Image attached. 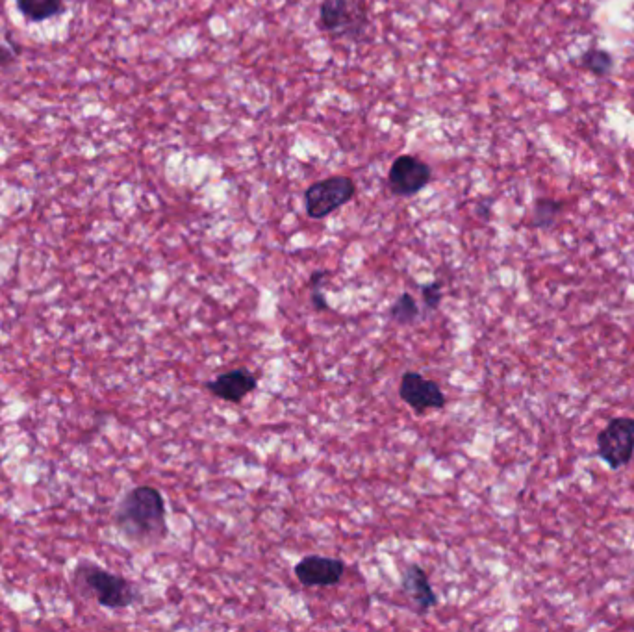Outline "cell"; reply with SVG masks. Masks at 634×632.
Here are the masks:
<instances>
[{"mask_svg":"<svg viewBox=\"0 0 634 632\" xmlns=\"http://www.w3.org/2000/svg\"><path fill=\"white\" fill-rule=\"evenodd\" d=\"M115 523L134 544H158L167 538V508L162 493L153 486L132 488L117 506Z\"/></svg>","mask_w":634,"mask_h":632,"instance_id":"6da1fadb","label":"cell"},{"mask_svg":"<svg viewBox=\"0 0 634 632\" xmlns=\"http://www.w3.org/2000/svg\"><path fill=\"white\" fill-rule=\"evenodd\" d=\"M73 584L84 597H93L101 607L112 610L132 607L140 599L132 582L89 560H82L75 568Z\"/></svg>","mask_w":634,"mask_h":632,"instance_id":"7a4b0ae2","label":"cell"},{"mask_svg":"<svg viewBox=\"0 0 634 632\" xmlns=\"http://www.w3.org/2000/svg\"><path fill=\"white\" fill-rule=\"evenodd\" d=\"M368 23V10L358 0H325L321 4V26L332 38L358 41Z\"/></svg>","mask_w":634,"mask_h":632,"instance_id":"3957f363","label":"cell"},{"mask_svg":"<svg viewBox=\"0 0 634 632\" xmlns=\"http://www.w3.org/2000/svg\"><path fill=\"white\" fill-rule=\"evenodd\" d=\"M355 182L347 177H330L312 184L305 193L306 212L323 219L355 197Z\"/></svg>","mask_w":634,"mask_h":632,"instance_id":"277c9868","label":"cell"},{"mask_svg":"<svg viewBox=\"0 0 634 632\" xmlns=\"http://www.w3.org/2000/svg\"><path fill=\"white\" fill-rule=\"evenodd\" d=\"M599 456L612 469L627 466L634 455V419L614 418L597 436Z\"/></svg>","mask_w":634,"mask_h":632,"instance_id":"5b68a950","label":"cell"},{"mask_svg":"<svg viewBox=\"0 0 634 632\" xmlns=\"http://www.w3.org/2000/svg\"><path fill=\"white\" fill-rule=\"evenodd\" d=\"M293 573L305 588H325L342 581L345 564L340 558L308 555L297 562Z\"/></svg>","mask_w":634,"mask_h":632,"instance_id":"8992f818","label":"cell"},{"mask_svg":"<svg viewBox=\"0 0 634 632\" xmlns=\"http://www.w3.org/2000/svg\"><path fill=\"white\" fill-rule=\"evenodd\" d=\"M431 180V167L414 156H399L388 173V184L395 195L410 197L423 190Z\"/></svg>","mask_w":634,"mask_h":632,"instance_id":"52a82bcc","label":"cell"},{"mask_svg":"<svg viewBox=\"0 0 634 632\" xmlns=\"http://www.w3.org/2000/svg\"><path fill=\"white\" fill-rule=\"evenodd\" d=\"M399 395L406 405L416 412L440 410L445 406V395L434 380L425 379L421 373L408 371L401 379Z\"/></svg>","mask_w":634,"mask_h":632,"instance_id":"ba28073f","label":"cell"},{"mask_svg":"<svg viewBox=\"0 0 634 632\" xmlns=\"http://www.w3.org/2000/svg\"><path fill=\"white\" fill-rule=\"evenodd\" d=\"M256 386L258 379L247 369H232L206 382V390L227 403H241L243 397L256 390Z\"/></svg>","mask_w":634,"mask_h":632,"instance_id":"9c48e42d","label":"cell"},{"mask_svg":"<svg viewBox=\"0 0 634 632\" xmlns=\"http://www.w3.org/2000/svg\"><path fill=\"white\" fill-rule=\"evenodd\" d=\"M401 584L405 594L410 595L412 603L418 608L419 614H425L438 605V595L432 590L431 581L425 569L418 564H410L406 568Z\"/></svg>","mask_w":634,"mask_h":632,"instance_id":"30bf717a","label":"cell"},{"mask_svg":"<svg viewBox=\"0 0 634 632\" xmlns=\"http://www.w3.org/2000/svg\"><path fill=\"white\" fill-rule=\"evenodd\" d=\"M17 8L28 21L39 23L62 13L64 2L62 0H17Z\"/></svg>","mask_w":634,"mask_h":632,"instance_id":"8fae6325","label":"cell"},{"mask_svg":"<svg viewBox=\"0 0 634 632\" xmlns=\"http://www.w3.org/2000/svg\"><path fill=\"white\" fill-rule=\"evenodd\" d=\"M390 316L394 321H397L399 325H410L414 323L419 317V306L416 303V299L410 295V293H401L399 299L395 301L392 310H390Z\"/></svg>","mask_w":634,"mask_h":632,"instance_id":"7c38bea8","label":"cell"},{"mask_svg":"<svg viewBox=\"0 0 634 632\" xmlns=\"http://www.w3.org/2000/svg\"><path fill=\"white\" fill-rule=\"evenodd\" d=\"M562 210V204L551 199H542L534 206L533 225L538 228L551 227Z\"/></svg>","mask_w":634,"mask_h":632,"instance_id":"4fadbf2b","label":"cell"},{"mask_svg":"<svg viewBox=\"0 0 634 632\" xmlns=\"http://www.w3.org/2000/svg\"><path fill=\"white\" fill-rule=\"evenodd\" d=\"M581 62L588 71H592L597 76L609 75L610 69H612V56L609 52L601 51V49H592V51L586 52Z\"/></svg>","mask_w":634,"mask_h":632,"instance_id":"5bb4252c","label":"cell"},{"mask_svg":"<svg viewBox=\"0 0 634 632\" xmlns=\"http://www.w3.org/2000/svg\"><path fill=\"white\" fill-rule=\"evenodd\" d=\"M421 295H423V303L429 310H438V306L442 303V297H444L442 282L434 280L431 284H423L421 286Z\"/></svg>","mask_w":634,"mask_h":632,"instance_id":"9a60e30c","label":"cell"},{"mask_svg":"<svg viewBox=\"0 0 634 632\" xmlns=\"http://www.w3.org/2000/svg\"><path fill=\"white\" fill-rule=\"evenodd\" d=\"M325 271H317L312 275V279H310V288H312V304H314V308L319 310V312H323V310H329V301H327V297L323 295V290H321V282L325 280Z\"/></svg>","mask_w":634,"mask_h":632,"instance_id":"2e32d148","label":"cell"},{"mask_svg":"<svg viewBox=\"0 0 634 632\" xmlns=\"http://www.w3.org/2000/svg\"><path fill=\"white\" fill-rule=\"evenodd\" d=\"M13 60H15L13 52L8 51L6 47H2V45H0V65L13 64Z\"/></svg>","mask_w":634,"mask_h":632,"instance_id":"e0dca14e","label":"cell"}]
</instances>
